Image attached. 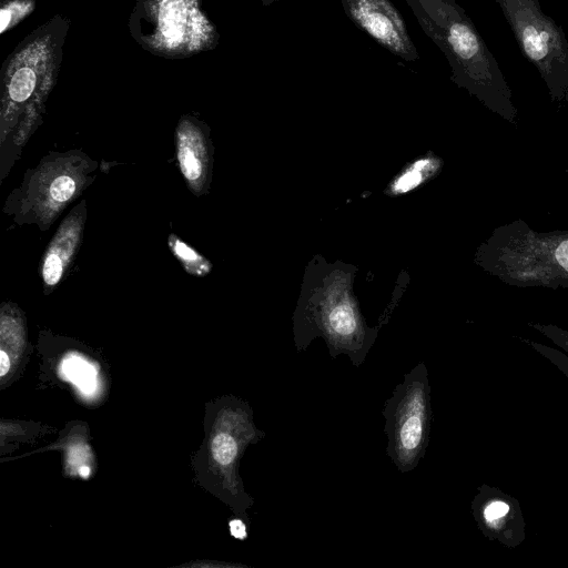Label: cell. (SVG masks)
<instances>
[{"label": "cell", "mask_w": 568, "mask_h": 568, "mask_svg": "<svg viewBox=\"0 0 568 568\" xmlns=\"http://www.w3.org/2000/svg\"><path fill=\"white\" fill-rule=\"evenodd\" d=\"M128 27L139 45L165 59L212 51L220 41L203 0H136Z\"/></svg>", "instance_id": "obj_5"}, {"label": "cell", "mask_w": 568, "mask_h": 568, "mask_svg": "<svg viewBox=\"0 0 568 568\" xmlns=\"http://www.w3.org/2000/svg\"><path fill=\"white\" fill-rule=\"evenodd\" d=\"M419 172L418 171H409L398 182V186L400 190H407L415 186L419 181Z\"/></svg>", "instance_id": "obj_18"}, {"label": "cell", "mask_w": 568, "mask_h": 568, "mask_svg": "<svg viewBox=\"0 0 568 568\" xmlns=\"http://www.w3.org/2000/svg\"><path fill=\"white\" fill-rule=\"evenodd\" d=\"M61 372L64 378L72 382L83 395L91 396L97 392V372L82 357L74 355L67 357L61 365Z\"/></svg>", "instance_id": "obj_12"}, {"label": "cell", "mask_w": 568, "mask_h": 568, "mask_svg": "<svg viewBox=\"0 0 568 568\" xmlns=\"http://www.w3.org/2000/svg\"><path fill=\"white\" fill-rule=\"evenodd\" d=\"M168 245L186 273L203 277L212 270V263L175 234L168 239Z\"/></svg>", "instance_id": "obj_13"}, {"label": "cell", "mask_w": 568, "mask_h": 568, "mask_svg": "<svg viewBox=\"0 0 568 568\" xmlns=\"http://www.w3.org/2000/svg\"><path fill=\"white\" fill-rule=\"evenodd\" d=\"M70 19L55 14L24 37L4 60L0 75L1 142H21L36 130L63 59Z\"/></svg>", "instance_id": "obj_2"}, {"label": "cell", "mask_w": 568, "mask_h": 568, "mask_svg": "<svg viewBox=\"0 0 568 568\" xmlns=\"http://www.w3.org/2000/svg\"><path fill=\"white\" fill-rule=\"evenodd\" d=\"M230 534L239 539L244 540L247 538L246 525L242 519L234 518L229 523Z\"/></svg>", "instance_id": "obj_17"}, {"label": "cell", "mask_w": 568, "mask_h": 568, "mask_svg": "<svg viewBox=\"0 0 568 568\" xmlns=\"http://www.w3.org/2000/svg\"><path fill=\"white\" fill-rule=\"evenodd\" d=\"M523 55L537 69L552 102L568 104V41L538 0H494Z\"/></svg>", "instance_id": "obj_7"}, {"label": "cell", "mask_w": 568, "mask_h": 568, "mask_svg": "<svg viewBox=\"0 0 568 568\" xmlns=\"http://www.w3.org/2000/svg\"><path fill=\"white\" fill-rule=\"evenodd\" d=\"M11 367V361L9 354L1 348L0 351V375L4 377Z\"/></svg>", "instance_id": "obj_19"}, {"label": "cell", "mask_w": 568, "mask_h": 568, "mask_svg": "<svg viewBox=\"0 0 568 568\" xmlns=\"http://www.w3.org/2000/svg\"><path fill=\"white\" fill-rule=\"evenodd\" d=\"M347 18L381 47L406 62L419 60L403 16L390 0H341Z\"/></svg>", "instance_id": "obj_8"}, {"label": "cell", "mask_w": 568, "mask_h": 568, "mask_svg": "<svg viewBox=\"0 0 568 568\" xmlns=\"http://www.w3.org/2000/svg\"><path fill=\"white\" fill-rule=\"evenodd\" d=\"M422 30L445 54L452 81L515 124L517 108L496 58L455 0H405Z\"/></svg>", "instance_id": "obj_1"}, {"label": "cell", "mask_w": 568, "mask_h": 568, "mask_svg": "<svg viewBox=\"0 0 568 568\" xmlns=\"http://www.w3.org/2000/svg\"><path fill=\"white\" fill-rule=\"evenodd\" d=\"M98 169L99 163L81 150L50 152L24 172L2 211L20 226L47 231L92 184Z\"/></svg>", "instance_id": "obj_4"}, {"label": "cell", "mask_w": 568, "mask_h": 568, "mask_svg": "<svg viewBox=\"0 0 568 568\" xmlns=\"http://www.w3.org/2000/svg\"><path fill=\"white\" fill-rule=\"evenodd\" d=\"M260 1L262 2L263 6L267 7V6H271L272 3L280 1V0H260Z\"/></svg>", "instance_id": "obj_20"}, {"label": "cell", "mask_w": 568, "mask_h": 568, "mask_svg": "<svg viewBox=\"0 0 568 568\" xmlns=\"http://www.w3.org/2000/svg\"><path fill=\"white\" fill-rule=\"evenodd\" d=\"M37 0H1L0 34L13 29L36 9Z\"/></svg>", "instance_id": "obj_14"}, {"label": "cell", "mask_w": 568, "mask_h": 568, "mask_svg": "<svg viewBox=\"0 0 568 568\" xmlns=\"http://www.w3.org/2000/svg\"><path fill=\"white\" fill-rule=\"evenodd\" d=\"M476 262L508 285L568 288V229L537 232L516 220L494 229Z\"/></svg>", "instance_id": "obj_3"}, {"label": "cell", "mask_w": 568, "mask_h": 568, "mask_svg": "<svg viewBox=\"0 0 568 568\" xmlns=\"http://www.w3.org/2000/svg\"><path fill=\"white\" fill-rule=\"evenodd\" d=\"M478 528L491 541L514 548L525 539V519L518 501L499 488L481 485L471 500Z\"/></svg>", "instance_id": "obj_10"}, {"label": "cell", "mask_w": 568, "mask_h": 568, "mask_svg": "<svg viewBox=\"0 0 568 568\" xmlns=\"http://www.w3.org/2000/svg\"><path fill=\"white\" fill-rule=\"evenodd\" d=\"M529 344L535 351H537L541 356L547 358L551 364H554L567 378H568V354L561 351H558L554 347L532 342L525 341Z\"/></svg>", "instance_id": "obj_15"}, {"label": "cell", "mask_w": 568, "mask_h": 568, "mask_svg": "<svg viewBox=\"0 0 568 568\" xmlns=\"http://www.w3.org/2000/svg\"><path fill=\"white\" fill-rule=\"evenodd\" d=\"M535 329L540 332L549 341H551L561 351L568 354V331L552 324H530Z\"/></svg>", "instance_id": "obj_16"}, {"label": "cell", "mask_w": 568, "mask_h": 568, "mask_svg": "<svg viewBox=\"0 0 568 568\" xmlns=\"http://www.w3.org/2000/svg\"><path fill=\"white\" fill-rule=\"evenodd\" d=\"M174 144L179 169L189 190L195 196L206 194L213 165L210 128L200 119L184 114L175 128Z\"/></svg>", "instance_id": "obj_9"}, {"label": "cell", "mask_w": 568, "mask_h": 568, "mask_svg": "<svg viewBox=\"0 0 568 568\" xmlns=\"http://www.w3.org/2000/svg\"><path fill=\"white\" fill-rule=\"evenodd\" d=\"M386 454L400 473L416 468L429 443L433 410L424 362L404 375L383 408Z\"/></svg>", "instance_id": "obj_6"}, {"label": "cell", "mask_w": 568, "mask_h": 568, "mask_svg": "<svg viewBox=\"0 0 568 568\" xmlns=\"http://www.w3.org/2000/svg\"><path fill=\"white\" fill-rule=\"evenodd\" d=\"M87 213V202L82 200L64 216L50 240L40 264L43 293L53 292L70 270L83 240Z\"/></svg>", "instance_id": "obj_11"}]
</instances>
